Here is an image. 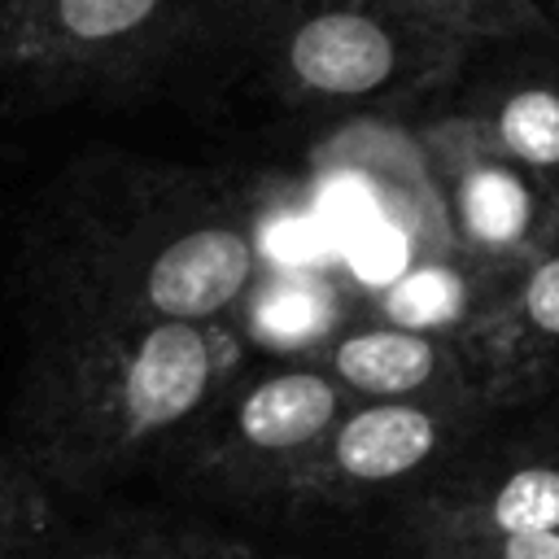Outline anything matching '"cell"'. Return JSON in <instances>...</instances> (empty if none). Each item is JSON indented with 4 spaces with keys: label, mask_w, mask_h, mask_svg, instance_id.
Wrapping results in <instances>:
<instances>
[{
    "label": "cell",
    "mask_w": 559,
    "mask_h": 559,
    "mask_svg": "<svg viewBox=\"0 0 559 559\" xmlns=\"http://www.w3.org/2000/svg\"><path fill=\"white\" fill-rule=\"evenodd\" d=\"M459 48L463 39L406 22L380 0L319 4L284 31V66L293 83L332 100L376 96L415 66H437Z\"/></svg>",
    "instance_id": "obj_1"
},
{
    "label": "cell",
    "mask_w": 559,
    "mask_h": 559,
    "mask_svg": "<svg viewBox=\"0 0 559 559\" xmlns=\"http://www.w3.org/2000/svg\"><path fill=\"white\" fill-rule=\"evenodd\" d=\"M166 9L170 0H0V61L83 66L148 35Z\"/></svg>",
    "instance_id": "obj_2"
},
{
    "label": "cell",
    "mask_w": 559,
    "mask_h": 559,
    "mask_svg": "<svg viewBox=\"0 0 559 559\" xmlns=\"http://www.w3.org/2000/svg\"><path fill=\"white\" fill-rule=\"evenodd\" d=\"M253 271V245L231 227H197L170 240L148 266V301L162 314L197 319L223 310Z\"/></svg>",
    "instance_id": "obj_3"
},
{
    "label": "cell",
    "mask_w": 559,
    "mask_h": 559,
    "mask_svg": "<svg viewBox=\"0 0 559 559\" xmlns=\"http://www.w3.org/2000/svg\"><path fill=\"white\" fill-rule=\"evenodd\" d=\"M210 384V345L188 319L157 323L131 354L122 376V406L135 428H166L183 419Z\"/></svg>",
    "instance_id": "obj_4"
},
{
    "label": "cell",
    "mask_w": 559,
    "mask_h": 559,
    "mask_svg": "<svg viewBox=\"0 0 559 559\" xmlns=\"http://www.w3.org/2000/svg\"><path fill=\"white\" fill-rule=\"evenodd\" d=\"M437 445V424L415 406H376L336 432V463L358 480H389L424 463Z\"/></svg>",
    "instance_id": "obj_5"
},
{
    "label": "cell",
    "mask_w": 559,
    "mask_h": 559,
    "mask_svg": "<svg viewBox=\"0 0 559 559\" xmlns=\"http://www.w3.org/2000/svg\"><path fill=\"white\" fill-rule=\"evenodd\" d=\"M502 157H476L459 175V223L472 240H480L489 249L520 245L537 214L528 179L515 166H507Z\"/></svg>",
    "instance_id": "obj_6"
},
{
    "label": "cell",
    "mask_w": 559,
    "mask_h": 559,
    "mask_svg": "<svg viewBox=\"0 0 559 559\" xmlns=\"http://www.w3.org/2000/svg\"><path fill=\"white\" fill-rule=\"evenodd\" d=\"M336 415V389L319 376H275L240 406V432L262 450H293L323 432Z\"/></svg>",
    "instance_id": "obj_7"
},
{
    "label": "cell",
    "mask_w": 559,
    "mask_h": 559,
    "mask_svg": "<svg viewBox=\"0 0 559 559\" xmlns=\"http://www.w3.org/2000/svg\"><path fill=\"white\" fill-rule=\"evenodd\" d=\"M437 367V349L415 328H380L349 336L336 349V371L367 393H406L424 384Z\"/></svg>",
    "instance_id": "obj_8"
},
{
    "label": "cell",
    "mask_w": 559,
    "mask_h": 559,
    "mask_svg": "<svg viewBox=\"0 0 559 559\" xmlns=\"http://www.w3.org/2000/svg\"><path fill=\"white\" fill-rule=\"evenodd\" d=\"M493 144L533 170L559 166V92L546 83L515 87L498 100L493 114Z\"/></svg>",
    "instance_id": "obj_9"
},
{
    "label": "cell",
    "mask_w": 559,
    "mask_h": 559,
    "mask_svg": "<svg viewBox=\"0 0 559 559\" xmlns=\"http://www.w3.org/2000/svg\"><path fill=\"white\" fill-rule=\"evenodd\" d=\"M380 4L402 13L406 22L454 35L463 44L480 35H524L542 22L537 0H380Z\"/></svg>",
    "instance_id": "obj_10"
},
{
    "label": "cell",
    "mask_w": 559,
    "mask_h": 559,
    "mask_svg": "<svg viewBox=\"0 0 559 559\" xmlns=\"http://www.w3.org/2000/svg\"><path fill=\"white\" fill-rule=\"evenodd\" d=\"M332 310H336L332 288L323 280L306 275V266H297V275H284L271 288H262V297L253 306V332L275 345H297V341L319 336L328 328Z\"/></svg>",
    "instance_id": "obj_11"
},
{
    "label": "cell",
    "mask_w": 559,
    "mask_h": 559,
    "mask_svg": "<svg viewBox=\"0 0 559 559\" xmlns=\"http://www.w3.org/2000/svg\"><path fill=\"white\" fill-rule=\"evenodd\" d=\"M463 310V280L450 266H419L393 280L389 314L402 328H437Z\"/></svg>",
    "instance_id": "obj_12"
},
{
    "label": "cell",
    "mask_w": 559,
    "mask_h": 559,
    "mask_svg": "<svg viewBox=\"0 0 559 559\" xmlns=\"http://www.w3.org/2000/svg\"><path fill=\"white\" fill-rule=\"evenodd\" d=\"M493 524L507 533L559 528V472L555 467H524L507 476L493 498Z\"/></svg>",
    "instance_id": "obj_13"
},
{
    "label": "cell",
    "mask_w": 559,
    "mask_h": 559,
    "mask_svg": "<svg viewBox=\"0 0 559 559\" xmlns=\"http://www.w3.org/2000/svg\"><path fill=\"white\" fill-rule=\"evenodd\" d=\"M341 253L354 266V275L367 280V284H393L411 266V245H406L402 227H393L389 218H380V223L362 227L358 236H349Z\"/></svg>",
    "instance_id": "obj_14"
},
{
    "label": "cell",
    "mask_w": 559,
    "mask_h": 559,
    "mask_svg": "<svg viewBox=\"0 0 559 559\" xmlns=\"http://www.w3.org/2000/svg\"><path fill=\"white\" fill-rule=\"evenodd\" d=\"M262 249L284 262V266H314L323 262L328 253H341L332 231L314 218V214H288V218H275L266 231H262Z\"/></svg>",
    "instance_id": "obj_15"
},
{
    "label": "cell",
    "mask_w": 559,
    "mask_h": 559,
    "mask_svg": "<svg viewBox=\"0 0 559 559\" xmlns=\"http://www.w3.org/2000/svg\"><path fill=\"white\" fill-rule=\"evenodd\" d=\"M524 306H528V319H533L542 332H559V258L542 262V266L528 275Z\"/></svg>",
    "instance_id": "obj_16"
},
{
    "label": "cell",
    "mask_w": 559,
    "mask_h": 559,
    "mask_svg": "<svg viewBox=\"0 0 559 559\" xmlns=\"http://www.w3.org/2000/svg\"><path fill=\"white\" fill-rule=\"evenodd\" d=\"M502 559H559V528H533V533H507Z\"/></svg>",
    "instance_id": "obj_17"
},
{
    "label": "cell",
    "mask_w": 559,
    "mask_h": 559,
    "mask_svg": "<svg viewBox=\"0 0 559 559\" xmlns=\"http://www.w3.org/2000/svg\"><path fill=\"white\" fill-rule=\"evenodd\" d=\"M537 4H542V0H537Z\"/></svg>",
    "instance_id": "obj_18"
}]
</instances>
